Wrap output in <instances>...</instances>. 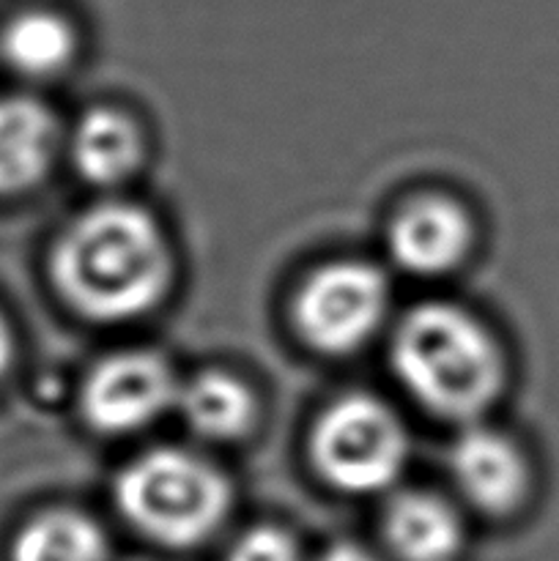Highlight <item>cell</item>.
<instances>
[{"label": "cell", "mask_w": 559, "mask_h": 561, "mask_svg": "<svg viewBox=\"0 0 559 561\" xmlns=\"http://www.w3.org/2000/svg\"><path fill=\"white\" fill-rule=\"evenodd\" d=\"M175 405L186 425L206 438L230 442L244 436L255 422V398L244 381L223 370H208L179 389Z\"/></svg>", "instance_id": "cell-13"}, {"label": "cell", "mask_w": 559, "mask_h": 561, "mask_svg": "<svg viewBox=\"0 0 559 561\" xmlns=\"http://www.w3.org/2000/svg\"><path fill=\"white\" fill-rule=\"evenodd\" d=\"M77 33L64 14L27 9L11 16L0 31V58L25 77H53L69 66Z\"/></svg>", "instance_id": "cell-12"}, {"label": "cell", "mask_w": 559, "mask_h": 561, "mask_svg": "<svg viewBox=\"0 0 559 561\" xmlns=\"http://www.w3.org/2000/svg\"><path fill=\"white\" fill-rule=\"evenodd\" d=\"M102 526L77 510H47L14 537L11 561H107Z\"/></svg>", "instance_id": "cell-14"}, {"label": "cell", "mask_w": 559, "mask_h": 561, "mask_svg": "<svg viewBox=\"0 0 559 561\" xmlns=\"http://www.w3.org/2000/svg\"><path fill=\"white\" fill-rule=\"evenodd\" d=\"M11 362H14V332H11L9 321H5L3 312H0V378L5 376Z\"/></svg>", "instance_id": "cell-17"}, {"label": "cell", "mask_w": 559, "mask_h": 561, "mask_svg": "<svg viewBox=\"0 0 559 561\" xmlns=\"http://www.w3.org/2000/svg\"><path fill=\"white\" fill-rule=\"evenodd\" d=\"M310 453L329 485L345 493H376L400 477L409 438L398 414L381 400L349 394L334 400L316 422Z\"/></svg>", "instance_id": "cell-4"}, {"label": "cell", "mask_w": 559, "mask_h": 561, "mask_svg": "<svg viewBox=\"0 0 559 561\" xmlns=\"http://www.w3.org/2000/svg\"><path fill=\"white\" fill-rule=\"evenodd\" d=\"M387 279L362 261H338L307 277L294 301L301 337L323 354H351L376 334L387 316Z\"/></svg>", "instance_id": "cell-5"}, {"label": "cell", "mask_w": 559, "mask_h": 561, "mask_svg": "<svg viewBox=\"0 0 559 561\" xmlns=\"http://www.w3.org/2000/svg\"><path fill=\"white\" fill-rule=\"evenodd\" d=\"M392 362L406 389L447 420L480 416L504 383V359L493 334L455 305L411 310L395 332Z\"/></svg>", "instance_id": "cell-2"}, {"label": "cell", "mask_w": 559, "mask_h": 561, "mask_svg": "<svg viewBox=\"0 0 559 561\" xmlns=\"http://www.w3.org/2000/svg\"><path fill=\"white\" fill-rule=\"evenodd\" d=\"M471 219L455 201L425 195L406 203L389 228V252L414 274H444L458 266L471 247Z\"/></svg>", "instance_id": "cell-7"}, {"label": "cell", "mask_w": 559, "mask_h": 561, "mask_svg": "<svg viewBox=\"0 0 559 561\" xmlns=\"http://www.w3.org/2000/svg\"><path fill=\"white\" fill-rule=\"evenodd\" d=\"M58 151V121L33 96L0 99V197L22 195L47 175Z\"/></svg>", "instance_id": "cell-9"}, {"label": "cell", "mask_w": 559, "mask_h": 561, "mask_svg": "<svg viewBox=\"0 0 559 561\" xmlns=\"http://www.w3.org/2000/svg\"><path fill=\"white\" fill-rule=\"evenodd\" d=\"M142 135L129 115L96 107L71 131V162L91 184L113 186L129 179L142 162Z\"/></svg>", "instance_id": "cell-11"}, {"label": "cell", "mask_w": 559, "mask_h": 561, "mask_svg": "<svg viewBox=\"0 0 559 561\" xmlns=\"http://www.w3.org/2000/svg\"><path fill=\"white\" fill-rule=\"evenodd\" d=\"M449 469L464 496L491 515L513 513L529 488V466L518 444L491 427L475 425L460 433Z\"/></svg>", "instance_id": "cell-8"}, {"label": "cell", "mask_w": 559, "mask_h": 561, "mask_svg": "<svg viewBox=\"0 0 559 561\" xmlns=\"http://www.w3.org/2000/svg\"><path fill=\"white\" fill-rule=\"evenodd\" d=\"M225 561H301V553L288 531L258 526L236 540Z\"/></svg>", "instance_id": "cell-15"}, {"label": "cell", "mask_w": 559, "mask_h": 561, "mask_svg": "<svg viewBox=\"0 0 559 561\" xmlns=\"http://www.w3.org/2000/svg\"><path fill=\"white\" fill-rule=\"evenodd\" d=\"M316 561H378L370 551H365L356 542H338V546L327 548Z\"/></svg>", "instance_id": "cell-16"}, {"label": "cell", "mask_w": 559, "mask_h": 561, "mask_svg": "<svg viewBox=\"0 0 559 561\" xmlns=\"http://www.w3.org/2000/svg\"><path fill=\"white\" fill-rule=\"evenodd\" d=\"M118 510L146 540L164 548L206 542L230 513V485L208 460L184 449H153L121 471Z\"/></svg>", "instance_id": "cell-3"}, {"label": "cell", "mask_w": 559, "mask_h": 561, "mask_svg": "<svg viewBox=\"0 0 559 561\" xmlns=\"http://www.w3.org/2000/svg\"><path fill=\"white\" fill-rule=\"evenodd\" d=\"M384 540L400 561H453L464 546V526L444 499L409 491L384 513Z\"/></svg>", "instance_id": "cell-10"}, {"label": "cell", "mask_w": 559, "mask_h": 561, "mask_svg": "<svg viewBox=\"0 0 559 561\" xmlns=\"http://www.w3.org/2000/svg\"><path fill=\"white\" fill-rule=\"evenodd\" d=\"M168 362L148 351L102 359L82 387V414L102 433H132L151 425L179 400Z\"/></svg>", "instance_id": "cell-6"}, {"label": "cell", "mask_w": 559, "mask_h": 561, "mask_svg": "<svg viewBox=\"0 0 559 561\" xmlns=\"http://www.w3.org/2000/svg\"><path fill=\"white\" fill-rule=\"evenodd\" d=\"M173 257L157 219L129 203H102L77 217L53 250L60 296L93 321H126L170 288Z\"/></svg>", "instance_id": "cell-1"}]
</instances>
